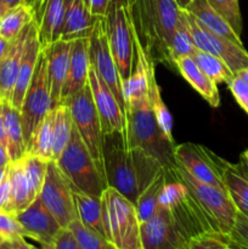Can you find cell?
Returning <instances> with one entry per match:
<instances>
[{
    "label": "cell",
    "instance_id": "cell-1",
    "mask_svg": "<svg viewBox=\"0 0 248 249\" xmlns=\"http://www.w3.org/2000/svg\"><path fill=\"white\" fill-rule=\"evenodd\" d=\"M104 164L107 187L116 189L134 204L139 192L163 168L142 148L128 150L123 133L104 135Z\"/></svg>",
    "mask_w": 248,
    "mask_h": 249
},
{
    "label": "cell",
    "instance_id": "cell-2",
    "mask_svg": "<svg viewBox=\"0 0 248 249\" xmlns=\"http://www.w3.org/2000/svg\"><path fill=\"white\" fill-rule=\"evenodd\" d=\"M136 41L150 62H168L169 45L181 9L175 0H126Z\"/></svg>",
    "mask_w": 248,
    "mask_h": 249
},
{
    "label": "cell",
    "instance_id": "cell-3",
    "mask_svg": "<svg viewBox=\"0 0 248 249\" xmlns=\"http://www.w3.org/2000/svg\"><path fill=\"white\" fill-rule=\"evenodd\" d=\"M125 124L123 138L128 150L142 148L157 158L164 168L174 167V142L168 140L158 126L150 101L148 92L130 97L125 101Z\"/></svg>",
    "mask_w": 248,
    "mask_h": 249
},
{
    "label": "cell",
    "instance_id": "cell-4",
    "mask_svg": "<svg viewBox=\"0 0 248 249\" xmlns=\"http://www.w3.org/2000/svg\"><path fill=\"white\" fill-rule=\"evenodd\" d=\"M101 202L107 240L116 249H143L135 204L109 186L102 192Z\"/></svg>",
    "mask_w": 248,
    "mask_h": 249
},
{
    "label": "cell",
    "instance_id": "cell-5",
    "mask_svg": "<svg viewBox=\"0 0 248 249\" xmlns=\"http://www.w3.org/2000/svg\"><path fill=\"white\" fill-rule=\"evenodd\" d=\"M55 162L68 180L72 190L90 196L101 197L107 187V182L95 165L74 123L70 141Z\"/></svg>",
    "mask_w": 248,
    "mask_h": 249
},
{
    "label": "cell",
    "instance_id": "cell-6",
    "mask_svg": "<svg viewBox=\"0 0 248 249\" xmlns=\"http://www.w3.org/2000/svg\"><path fill=\"white\" fill-rule=\"evenodd\" d=\"M172 169L175 177L194 195L196 201L211 220L214 231L228 240L229 235L235 226L236 216L238 213L237 207L235 206L228 191L197 181L177 163Z\"/></svg>",
    "mask_w": 248,
    "mask_h": 249
},
{
    "label": "cell",
    "instance_id": "cell-7",
    "mask_svg": "<svg viewBox=\"0 0 248 249\" xmlns=\"http://www.w3.org/2000/svg\"><path fill=\"white\" fill-rule=\"evenodd\" d=\"M104 23L109 49L122 80L125 82L130 77L134 63V32L126 0H109Z\"/></svg>",
    "mask_w": 248,
    "mask_h": 249
},
{
    "label": "cell",
    "instance_id": "cell-8",
    "mask_svg": "<svg viewBox=\"0 0 248 249\" xmlns=\"http://www.w3.org/2000/svg\"><path fill=\"white\" fill-rule=\"evenodd\" d=\"M89 80V79H88ZM70 106L73 123L94 160L95 165L105 178L104 131L96 106L92 100L89 82L77 94L65 102ZM106 180V179H105Z\"/></svg>",
    "mask_w": 248,
    "mask_h": 249
},
{
    "label": "cell",
    "instance_id": "cell-9",
    "mask_svg": "<svg viewBox=\"0 0 248 249\" xmlns=\"http://www.w3.org/2000/svg\"><path fill=\"white\" fill-rule=\"evenodd\" d=\"M51 109L53 108L48 79V56L45 49L43 48L39 53L33 77L19 108L26 147L35 129Z\"/></svg>",
    "mask_w": 248,
    "mask_h": 249
},
{
    "label": "cell",
    "instance_id": "cell-10",
    "mask_svg": "<svg viewBox=\"0 0 248 249\" xmlns=\"http://www.w3.org/2000/svg\"><path fill=\"white\" fill-rule=\"evenodd\" d=\"M38 197L62 229H68L71 223L78 219L72 187L55 160L49 162L45 180Z\"/></svg>",
    "mask_w": 248,
    "mask_h": 249
},
{
    "label": "cell",
    "instance_id": "cell-11",
    "mask_svg": "<svg viewBox=\"0 0 248 249\" xmlns=\"http://www.w3.org/2000/svg\"><path fill=\"white\" fill-rule=\"evenodd\" d=\"M89 57L90 63L107 87L113 92L114 97L121 105L123 112H125V100L123 94V80L119 74L113 55L109 49L105 31L104 17L97 21L91 36H89Z\"/></svg>",
    "mask_w": 248,
    "mask_h": 249
},
{
    "label": "cell",
    "instance_id": "cell-12",
    "mask_svg": "<svg viewBox=\"0 0 248 249\" xmlns=\"http://www.w3.org/2000/svg\"><path fill=\"white\" fill-rule=\"evenodd\" d=\"M215 153L196 143L186 142L174 146V160L197 181L226 191L221 179Z\"/></svg>",
    "mask_w": 248,
    "mask_h": 249
},
{
    "label": "cell",
    "instance_id": "cell-13",
    "mask_svg": "<svg viewBox=\"0 0 248 249\" xmlns=\"http://www.w3.org/2000/svg\"><path fill=\"white\" fill-rule=\"evenodd\" d=\"M187 18H189L195 45L198 50L206 51L221 58L233 74L248 67V51L243 48V45H238L225 36H220L207 31L189 12H187Z\"/></svg>",
    "mask_w": 248,
    "mask_h": 249
},
{
    "label": "cell",
    "instance_id": "cell-14",
    "mask_svg": "<svg viewBox=\"0 0 248 249\" xmlns=\"http://www.w3.org/2000/svg\"><path fill=\"white\" fill-rule=\"evenodd\" d=\"M88 82H89L92 100H94L100 121H101L104 135H108L112 133H123L124 124H125V116H124L123 109L114 97L113 92L100 78L91 63H90Z\"/></svg>",
    "mask_w": 248,
    "mask_h": 249
},
{
    "label": "cell",
    "instance_id": "cell-15",
    "mask_svg": "<svg viewBox=\"0 0 248 249\" xmlns=\"http://www.w3.org/2000/svg\"><path fill=\"white\" fill-rule=\"evenodd\" d=\"M143 249H186L187 245L175 229L167 209L158 203L151 219L141 224Z\"/></svg>",
    "mask_w": 248,
    "mask_h": 249
},
{
    "label": "cell",
    "instance_id": "cell-16",
    "mask_svg": "<svg viewBox=\"0 0 248 249\" xmlns=\"http://www.w3.org/2000/svg\"><path fill=\"white\" fill-rule=\"evenodd\" d=\"M18 223L26 232V237L33 238L39 245H53L56 236L62 228L55 216L36 197L26 209L16 214Z\"/></svg>",
    "mask_w": 248,
    "mask_h": 249
},
{
    "label": "cell",
    "instance_id": "cell-17",
    "mask_svg": "<svg viewBox=\"0 0 248 249\" xmlns=\"http://www.w3.org/2000/svg\"><path fill=\"white\" fill-rule=\"evenodd\" d=\"M71 45L72 41L58 40L44 48L48 56V79L53 109L61 105L63 85L67 78L70 65Z\"/></svg>",
    "mask_w": 248,
    "mask_h": 249
},
{
    "label": "cell",
    "instance_id": "cell-18",
    "mask_svg": "<svg viewBox=\"0 0 248 249\" xmlns=\"http://www.w3.org/2000/svg\"><path fill=\"white\" fill-rule=\"evenodd\" d=\"M41 49L43 48H41L40 40H39L38 27H36V22L34 19L31 23V27H29L28 36H27L26 44H24L21 65H19L18 74H17L16 84H15L11 102H10L18 111L21 108L22 101H23V97L26 95L27 89H28L32 77H33L34 70H35Z\"/></svg>",
    "mask_w": 248,
    "mask_h": 249
},
{
    "label": "cell",
    "instance_id": "cell-19",
    "mask_svg": "<svg viewBox=\"0 0 248 249\" xmlns=\"http://www.w3.org/2000/svg\"><path fill=\"white\" fill-rule=\"evenodd\" d=\"M89 38L73 40L71 45L70 65L67 78L63 85L61 104H65L71 96L77 94L82 88L85 87L89 79Z\"/></svg>",
    "mask_w": 248,
    "mask_h": 249
},
{
    "label": "cell",
    "instance_id": "cell-20",
    "mask_svg": "<svg viewBox=\"0 0 248 249\" xmlns=\"http://www.w3.org/2000/svg\"><path fill=\"white\" fill-rule=\"evenodd\" d=\"M72 0H46L35 19L41 48L51 45L61 39L66 14Z\"/></svg>",
    "mask_w": 248,
    "mask_h": 249
},
{
    "label": "cell",
    "instance_id": "cell-21",
    "mask_svg": "<svg viewBox=\"0 0 248 249\" xmlns=\"http://www.w3.org/2000/svg\"><path fill=\"white\" fill-rule=\"evenodd\" d=\"M31 23L14 40H11L9 50L0 60V100L1 101L11 102L12 92H14L15 84H16L22 55H23L24 44H26Z\"/></svg>",
    "mask_w": 248,
    "mask_h": 249
},
{
    "label": "cell",
    "instance_id": "cell-22",
    "mask_svg": "<svg viewBox=\"0 0 248 249\" xmlns=\"http://www.w3.org/2000/svg\"><path fill=\"white\" fill-rule=\"evenodd\" d=\"M101 17L92 14L83 0H72L66 14L60 40L88 39Z\"/></svg>",
    "mask_w": 248,
    "mask_h": 249
},
{
    "label": "cell",
    "instance_id": "cell-23",
    "mask_svg": "<svg viewBox=\"0 0 248 249\" xmlns=\"http://www.w3.org/2000/svg\"><path fill=\"white\" fill-rule=\"evenodd\" d=\"M177 67L180 74L192 85L195 90L211 105L212 107L216 108L220 104V95H219L218 87L201 68L198 67L191 56H182L177 58L173 62Z\"/></svg>",
    "mask_w": 248,
    "mask_h": 249
},
{
    "label": "cell",
    "instance_id": "cell-24",
    "mask_svg": "<svg viewBox=\"0 0 248 249\" xmlns=\"http://www.w3.org/2000/svg\"><path fill=\"white\" fill-rule=\"evenodd\" d=\"M221 179L237 211L248 218V175L240 164H231L228 160L215 156Z\"/></svg>",
    "mask_w": 248,
    "mask_h": 249
},
{
    "label": "cell",
    "instance_id": "cell-25",
    "mask_svg": "<svg viewBox=\"0 0 248 249\" xmlns=\"http://www.w3.org/2000/svg\"><path fill=\"white\" fill-rule=\"evenodd\" d=\"M184 10L191 14L195 19L207 31L218 34L220 36H225V38L235 41L238 45H243L241 36L232 31L228 22L209 5L207 0H191L186 9Z\"/></svg>",
    "mask_w": 248,
    "mask_h": 249
},
{
    "label": "cell",
    "instance_id": "cell-26",
    "mask_svg": "<svg viewBox=\"0 0 248 249\" xmlns=\"http://www.w3.org/2000/svg\"><path fill=\"white\" fill-rule=\"evenodd\" d=\"M5 134H6V147L10 160L16 162L26 156L23 129H22L21 113L10 102L2 101Z\"/></svg>",
    "mask_w": 248,
    "mask_h": 249
},
{
    "label": "cell",
    "instance_id": "cell-27",
    "mask_svg": "<svg viewBox=\"0 0 248 249\" xmlns=\"http://www.w3.org/2000/svg\"><path fill=\"white\" fill-rule=\"evenodd\" d=\"M74 198L75 209H77L78 220L89 228L90 230L105 236L104 218H102V202L101 197L90 196L83 192L72 190Z\"/></svg>",
    "mask_w": 248,
    "mask_h": 249
},
{
    "label": "cell",
    "instance_id": "cell-28",
    "mask_svg": "<svg viewBox=\"0 0 248 249\" xmlns=\"http://www.w3.org/2000/svg\"><path fill=\"white\" fill-rule=\"evenodd\" d=\"M167 182V169L164 167L151 179V181L139 192L135 207L140 223H145L153 216L158 201Z\"/></svg>",
    "mask_w": 248,
    "mask_h": 249
},
{
    "label": "cell",
    "instance_id": "cell-29",
    "mask_svg": "<svg viewBox=\"0 0 248 249\" xmlns=\"http://www.w3.org/2000/svg\"><path fill=\"white\" fill-rule=\"evenodd\" d=\"M10 184H11V214L16 215L26 209L34 198L31 195L28 180L24 172L22 158L16 162H11L7 167Z\"/></svg>",
    "mask_w": 248,
    "mask_h": 249
},
{
    "label": "cell",
    "instance_id": "cell-30",
    "mask_svg": "<svg viewBox=\"0 0 248 249\" xmlns=\"http://www.w3.org/2000/svg\"><path fill=\"white\" fill-rule=\"evenodd\" d=\"M147 75H148V101H150L151 108H152L155 118L157 121L158 126L163 131L168 140L174 142L172 129H173V118L169 109L164 105L160 95V89L158 87L157 79L155 74V63L148 61L147 65Z\"/></svg>",
    "mask_w": 248,
    "mask_h": 249
},
{
    "label": "cell",
    "instance_id": "cell-31",
    "mask_svg": "<svg viewBox=\"0 0 248 249\" xmlns=\"http://www.w3.org/2000/svg\"><path fill=\"white\" fill-rule=\"evenodd\" d=\"M73 129V118L67 104L53 108V160H57L67 146Z\"/></svg>",
    "mask_w": 248,
    "mask_h": 249
},
{
    "label": "cell",
    "instance_id": "cell-32",
    "mask_svg": "<svg viewBox=\"0 0 248 249\" xmlns=\"http://www.w3.org/2000/svg\"><path fill=\"white\" fill-rule=\"evenodd\" d=\"M196 50L194 36H192L191 28H190L189 18H187L186 10L181 9L177 19V27L173 32L172 39L169 45V58L170 65H173L177 58L182 56H191Z\"/></svg>",
    "mask_w": 248,
    "mask_h": 249
},
{
    "label": "cell",
    "instance_id": "cell-33",
    "mask_svg": "<svg viewBox=\"0 0 248 249\" xmlns=\"http://www.w3.org/2000/svg\"><path fill=\"white\" fill-rule=\"evenodd\" d=\"M53 109H51L32 135L26 147L27 155L53 160Z\"/></svg>",
    "mask_w": 248,
    "mask_h": 249
},
{
    "label": "cell",
    "instance_id": "cell-34",
    "mask_svg": "<svg viewBox=\"0 0 248 249\" xmlns=\"http://www.w3.org/2000/svg\"><path fill=\"white\" fill-rule=\"evenodd\" d=\"M32 21L33 11L24 4L6 10L0 19V36L9 41L14 40Z\"/></svg>",
    "mask_w": 248,
    "mask_h": 249
},
{
    "label": "cell",
    "instance_id": "cell-35",
    "mask_svg": "<svg viewBox=\"0 0 248 249\" xmlns=\"http://www.w3.org/2000/svg\"><path fill=\"white\" fill-rule=\"evenodd\" d=\"M191 57L215 84H219V83L228 84L235 75L221 58L206 53V51L198 50L196 48V50L192 53Z\"/></svg>",
    "mask_w": 248,
    "mask_h": 249
},
{
    "label": "cell",
    "instance_id": "cell-36",
    "mask_svg": "<svg viewBox=\"0 0 248 249\" xmlns=\"http://www.w3.org/2000/svg\"><path fill=\"white\" fill-rule=\"evenodd\" d=\"M22 160H23L24 172H26L27 180H28L29 189H31V195L35 199L41 191L50 160H44L38 156L27 155V153L22 158Z\"/></svg>",
    "mask_w": 248,
    "mask_h": 249
},
{
    "label": "cell",
    "instance_id": "cell-37",
    "mask_svg": "<svg viewBox=\"0 0 248 249\" xmlns=\"http://www.w3.org/2000/svg\"><path fill=\"white\" fill-rule=\"evenodd\" d=\"M68 230L73 233L74 238L83 249H116L105 236L90 230L83 225L79 220H74L68 226Z\"/></svg>",
    "mask_w": 248,
    "mask_h": 249
},
{
    "label": "cell",
    "instance_id": "cell-38",
    "mask_svg": "<svg viewBox=\"0 0 248 249\" xmlns=\"http://www.w3.org/2000/svg\"><path fill=\"white\" fill-rule=\"evenodd\" d=\"M212 7L225 19L237 36L242 33V16L238 0H207Z\"/></svg>",
    "mask_w": 248,
    "mask_h": 249
},
{
    "label": "cell",
    "instance_id": "cell-39",
    "mask_svg": "<svg viewBox=\"0 0 248 249\" xmlns=\"http://www.w3.org/2000/svg\"><path fill=\"white\" fill-rule=\"evenodd\" d=\"M229 245L238 249H248V218L238 212L232 231L228 237Z\"/></svg>",
    "mask_w": 248,
    "mask_h": 249
},
{
    "label": "cell",
    "instance_id": "cell-40",
    "mask_svg": "<svg viewBox=\"0 0 248 249\" xmlns=\"http://www.w3.org/2000/svg\"><path fill=\"white\" fill-rule=\"evenodd\" d=\"M0 235L6 241H11L17 237H26V232L17 220L16 215L6 212H0Z\"/></svg>",
    "mask_w": 248,
    "mask_h": 249
},
{
    "label": "cell",
    "instance_id": "cell-41",
    "mask_svg": "<svg viewBox=\"0 0 248 249\" xmlns=\"http://www.w3.org/2000/svg\"><path fill=\"white\" fill-rule=\"evenodd\" d=\"M228 246H230L228 240L221 236L203 235L192 240L186 249H224Z\"/></svg>",
    "mask_w": 248,
    "mask_h": 249
},
{
    "label": "cell",
    "instance_id": "cell-42",
    "mask_svg": "<svg viewBox=\"0 0 248 249\" xmlns=\"http://www.w3.org/2000/svg\"><path fill=\"white\" fill-rule=\"evenodd\" d=\"M228 87L241 108L246 113H248V83H246L245 80L235 74L232 79L228 83Z\"/></svg>",
    "mask_w": 248,
    "mask_h": 249
},
{
    "label": "cell",
    "instance_id": "cell-43",
    "mask_svg": "<svg viewBox=\"0 0 248 249\" xmlns=\"http://www.w3.org/2000/svg\"><path fill=\"white\" fill-rule=\"evenodd\" d=\"M55 249H83L74 238L73 233L68 229H62L56 236L53 242Z\"/></svg>",
    "mask_w": 248,
    "mask_h": 249
},
{
    "label": "cell",
    "instance_id": "cell-44",
    "mask_svg": "<svg viewBox=\"0 0 248 249\" xmlns=\"http://www.w3.org/2000/svg\"><path fill=\"white\" fill-rule=\"evenodd\" d=\"M0 212L11 214V184H10L9 173L0 184Z\"/></svg>",
    "mask_w": 248,
    "mask_h": 249
},
{
    "label": "cell",
    "instance_id": "cell-45",
    "mask_svg": "<svg viewBox=\"0 0 248 249\" xmlns=\"http://www.w3.org/2000/svg\"><path fill=\"white\" fill-rule=\"evenodd\" d=\"M88 9L92 12L94 15L99 17H104L105 12H106L107 6L109 4V0H83Z\"/></svg>",
    "mask_w": 248,
    "mask_h": 249
},
{
    "label": "cell",
    "instance_id": "cell-46",
    "mask_svg": "<svg viewBox=\"0 0 248 249\" xmlns=\"http://www.w3.org/2000/svg\"><path fill=\"white\" fill-rule=\"evenodd\" d=\"M46 0H23V4L26 6H28L29 9L33 11L34 14V18L36 17V15L40 12V10L43 9L44 4H45Z\"/></svg>",
    "mask_w": 248,
    "mask_h": 249
},
{
    "label": "cell",
    "instance_id": "cell-47",
    "mask_svg": "<svg viewBox=\"0 0 248 249\" xmlns=\"http://www.w3.org/2000/svg\"><path fill=\"white\" fill-rule=\"evenodd\" d=\"M12 249H38L26 241V237H17L9 241Z\"/></svg>",
    "mask_w": 248,
    "mask_h": 249
},
{
    "label": "cell",
    "instance_id": "cell-48",
    "mask_svg": "<svg viewBox=\"0 0 248 249\" xmlns=\"http://www.w3.org/2000/svg\"><path fill=\"white\" fill-rule=\"evenodd\" d=\"M11 163L10 160L9 152H7V147L5 143L0 142V168H5Z\"/></svg>",
    "mask_w": 248,
    "mask_h": 249
},
{
    "label": "cell",
    "instance_id": "cell-49",
    "mask_svg": "<svg viewBox=\"0 0 248 249\" xmlns=\"http://www.w3.org/2000/svg\"><path fill=\"white\" fill-rule=\"evenodd\" d=\"M0 142L6 145V134H5L4 114H2V101L0 100Z\"/></svg>",
    "mask_w": 248,
    "mask_h": 249
},
{
    "label": "cell",
    "instance_id": "cell-50",
    "mask_svg": "<svg viewBox=\"0 0 248 249\" xmlns=\"http://www.w3.org/2000/svg\"><path fill=\"white\" fill-rule=\"evenodd\" d=\"M21 4H23V0H0V5L4 7L5 11L15 6H18Z\"/></svg>",
    "mask_w": 248,
    "mask_h": 249
},
{
    "label": "cell",
    "instance_id": "cell-51",
    "mask_svg": "<svg viewBox=\"0 0 248 249\" xmlns=\"http://www.w3.org/2000/svg\"><path fill=\"white\" fill-rule=\"evenodd\" d=\"M11 44V41H9L7 39H5L4 36H0V60L5 56V53L9 50V46Z\"/></svg>",
    "mask_w": 248,
    "mask_h": 249
},
{
    "label": "cell",
    "instance_id": "cell-52",
    "mask_svg": "<svg viewBox=\"0 0 248 249\" xmlns=\"http://www.w3.org/2000/svg\"><path fill=\"white\" fill-rule=\"evenodd\" d=\"M238 164L242 167V169L245 170L246 173H248V150H246L245 152L241 153L240 163H238Z\"/></svg>",
    "mask_w": 248,
    "mask_h": 249
},
{
    "label": "cell",
    "instance_id": "cell-53",
    "mask_svg": "<svg viewBox=\"0 0 248 249\" xmlns=\"http://www.w3.org/2000/svg\"><path fill=\"white\" fill-rule=\"evenodd\" d=\"M236 75H238L241 79H243L246 83H248V67L245 68V70L240 71L238 73H236Z\"/></svg>",
    "mask_w": 248,
    "mask_h": 249
},
{
    "label": "cell",
    "instance_id": "cell-54",
    "mask_svg": "<svg viewBox=\"0 0 248 249\" xmlns=\"http://www.w3.org/2000/svg\"><path fill=\"white\" fill-rule=\"evenodd\" d=\"M175 1H177V4L179 5L180 9H186L187 5L190 4V1H191V0H175Z\"/></svg>",
    "mask_w": 248,
    "mask_h": 249
},
{
    "label": "cell",
    "instance_id": "cell-55",
    "mask_svg": "<svg viewBox=\"0 0 248 249\" xmlns=\"http://www.w3.org/2000/svg\"><path fill=\"white\" fill-rule=\"evenodd\" d=\"M7 167H9V165H7ZM7 167L0 168V184H1V181H2V180H4V178L6 177V174H7Z\"/></svg>",
    "mask_w": 248,
    "mask_h": 249
},
{
    "label": "cell",
    "instance_id": "cell-56",
    "mask_svg": "<svg viewBox=\"0 0 248 249\" xmlns=\"http://www.w3.org/2000/svg\"><path fill=\"white\" fill-rule=\"evenodd\" d=\"M0 249H12L11 245H10L9 241H5L1 246H0Z\"/></svg>",
    "mask_w": 248,
    "mask_h": 249
},
{
    "label": "cell",
    "instance_id": "cell-57",
    "mask_svg": "<svg viewBox=\"0 0 248 249\" xmlns=\"http://www.w3.org/2000/svg\"><path fill=\"white\" fill-rule=\"evenodd\" d=\"M41 247L38 249H55L53 248V245H40Z\"/></svg>",
    "mask_w": 248,
    "mask_h": 249
},
{
    "label": "cell",
    "instance_id": "cell-58",
    "mask_svg": "<svg viewBox=\"0 0 248 249\" xmlns=\"http://www.w3.org/2000/svg\"><path fill=\"white\" fill-rule=\"evenodd\" d=\"M4 12H5L4 7H2L1 5H0V19H1V17H2V15H4Z\"/></svg>",
    "mask_w": 248,
    "mask_h": 249
},
{
    "label": "cell",
    "instance_id": "cell-59",
    "mask_svg": "<svg viewBox=\"0 0 248 249\" xmlns=\"http://www.w3.org/2000/svg\"><path fill=\"white\" fill-rule=\"evenodd\" d=\"M5 241H6V240H5V238H4V237H2V236H1V235H0V246H1V245H2V243H4V242H5Z\"/></svg>",
    "mask_w": 248,
    "mask_h": 249
},
{
    "label": "cell",
    "instance_id": "cell-60",
    "mask_svg": "<svg viewBox=\"0 0 248 249\" xmlns=\"http://www.w3.org/2000/svg\"><path fill=\"white\" fill-rule=\"evenodd\" d=\"M224 249H235V248H232L231 246H228V247H225Z\"/></svg>",
    "mask_w": 248,
    "mask_h": 249
},
{
    "label": "cell",
    "instance_id": "cell-61",
    "mask_svg": "<svg viewBox=\"0 0 248 249\" xmlns=\"http://www.w3.org/2000/svg\"><path fill=\"white\" fill-rule=\"evenodd\" d=\"M240 167H241V165H240ZM241 168H242V167H241ZM243 172H245V170H243ZM246 173V172H245ZM246 174H247L248 175V173H246Z\"/></svg>",
    "mask_w": 248,
    "mask_h": 249
}]
</instances>
